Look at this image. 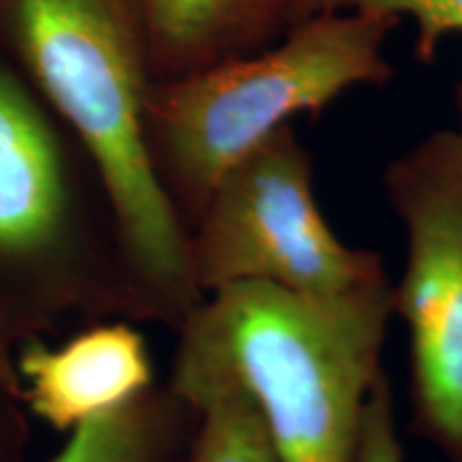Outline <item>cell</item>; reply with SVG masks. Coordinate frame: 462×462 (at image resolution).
<instances>
[{
	"label": "cell",
	"mask_w": 462,
	"mask_h": 462,
	"mask_svg": "<svg viewBox=\"0 0 462 462\" xmlns=\"http://www.w3.org/2000/svg\"><path fill=\"white\" fill-rule=\"evenodd\" d=\"M22 60L99 173L146 321L180 332L204 302L189 229L154 163L146 37L135 0H3Z\"/></svg>",
	"instance_id": "obj_1"
},
{
	"label": "cell",
	"mask_w": 462,
	"mask_h": 462,
	"mask_svg": "<svg viewBox=\"0 0 462 462\" xmlns=\"http://www.w3.org/2000/svg\"><path fill=\"white\" fill-rule=\"evenodd\" d=\"M390 319V281L337 298L223 287L178 332L170 385L187 402L246 390L282 462H354Z\"/></svg>",
	"instance_id": "obj_2"
},
{
	"label": "cell",
	"mask_w": 462,
	"mask_h": 462,
	"mask_svg": "<svg viewBox=\"0 0 462 462\" xmlns=\"http://www.w3.org/2000/svg\"><path fill=\"white\" fill-rule=\"evenodd\" d=\"M398 24L368 14L317 15L255 54L154 84V163L187 229L225 173L291 118L321 114L360 86L388 84L394 67L383 48Z\"/></svg>",
	"instance_id": "obj_3"
},
{
	"label": "cell",
	"mask_w": 462,
	"mask_h": 462,
	"mask_svg": "<svg viewBox=\"0 0 462 462\" xmlns=\"http://www.w3.org/2000/svg\"><path fill=\"white\" fill-rule=\"evenodd\" d=\"M0 319L17 346L71 319L146 321L125 263L92 240L43 114L3 69Z\"/></svg>",
	"instance_id": "obj_4"
},
{
	"label": "cell",
	"mask_w": 462,
	"mask_h": 462,
	"mask_svg": "<svg viewBox=\"0 0 462 462\" xmlns=\"http://www.w3.org/2000/svg\"><path fill=\"white\" fill-rule=\"evenodd\" d=\"M189 253L204 298L240 282L337 298L388 281L377 253L345 245L323 218L313 161L291 125L225 173L189 231Z\"/></svg>",
	"instance_id": "obj_5"
},
{
	"label": "cell",
	"mask_w": 462,
	"mask_h": 462,
	"mask_svg": "<svg viewBox=\"0 0 462 462\" xmlns=\"http://www.w3.org/2000/svg\"><path fill=\"white\" fill-rule=\"evenodd\" d=\"M383 187L407 240L392 317L407 330L413 429L462 462V131L426 135L392 161Z\"/></svg>",
	"instance_id": "obj_6"
},
{
	"label": "cell",
	"mask_w": 462,
	"mask_h": 462,
	"mask_svg": "<svg viewBox=\"0 0 462 462\" xmlns=\"http://www.w3.org/2000/svg\"><path fill=\"white\" fill-rule=\"evenodd\" d=\"M26 411L71 432L154 388L146 338L126 319H106L60 345L26 340L15 351Z\"/></svg>",
	"instance_id": "obj_7"
},
{
	"label": "cell",
	"mask_w": 462,
	"mask_h": 462,
	"mask_svg": "<svg viewBox=\"0 0 462 462\" xmlns=\"http://www.w3.org/2000/svg\"><path fill=\"white\" fill-rule=\"evenodd\" d=\"M302 0H135L157 84L255 54L300 24Z\"/></svg>",
	"instance_id": "obj_8"
},
{
	"label": "cell",
	"mask_w": 462,
	"mask_h": 462,
	"mask_svg": "<svg viewBox=\"0 0 462 462\" xmlns=\"http://www.w3.org/2000/svg\"><path fill=\"white\" fill-rule=\"evenodd\" d=\"M198 420V409L170 383L154 385L69 432L50 462H187Z\"/></svg>",
	"instance_id": "obj_9"
},
{
	"label": "cell",
	"mask_w": 462,
	"mask_h": 462,
	"mask_svg": "<svg viewBox=\"0 0 462 462\" xmlns=\"http://www.w3.org/2000/svg\"><path fill=\"white\" fill-rule=\"evenodd\" d=\"M198 430L187 462H282L259 407L238 385H217L189 402Z\"/></svg>",
	"instance_id": "obj_10"
},
{
	"label": "cell",
	"mask_w": 462,
	"mask_h": 462,
	"mask_svg": "<svg viewBox=\"0 0 462 462\" xmlns=\"http://www.w3.org/2000/svg\"><path fill=\"white\" fill-rule=\"evenodd\" d=\"M330 14H368L402 22L413 20L415 50L424 62L435 58L443 42L462 34V0H302L300 24Z\"/></svg>",
	"instance_id": "obj_11"
},
{
	"label": "cell",
	"mask_w": 462,
	"mask_h": 462,
	"mask_svg": "<svg viewBox=\"0 0 462 462\" xmlns=\"http://www.w3.org/2000/svg\"><path fill=\"white\" fill-rule=\"evenodd\" d=\"M354 462H404L398 441L394 398L388 374L381 373L374 381L362 415L360 439Z\"/></svg>",
	"instance_id": "obj_12"
},
{
	"label": "cell",
	"mask_w": 462,
	"mask_h": 462,
	"mask_svg": "<svg viewBox=\"0 0 462 462\" xmlns=\"http://www.w3.org/2000/svg\"><path fill=\"white\" fill-rule=\"evenodd\" d=\"M24 409L20 396L0 385V462H26L31 426Z\"/></svg>",
	"instance_id": "obj_13"
},
{
	"label": "cell",
	"mask_w": 462,
	"mask_h": 462,
	"mask_svg": "<svg viewBox=\"0 0 462 462\" xmlns=\"http://www.w3.org/2000/svg\"><path fill=\"white\" fill-rule=\"evenodd\" d=\"M15 351L17 343L7 328H5L3 319H0V385L20 396V379H17L15 371Z\"/></svg>",
	"instance_id": "obj_14"
}]
</instances>
